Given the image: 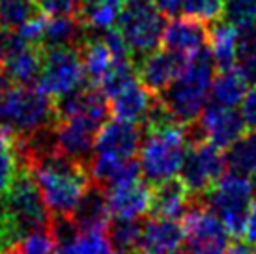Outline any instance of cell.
<instances>
[{"label":"cell","instance_id":"obj_1","mask_svg":"<svg viewBox=\"0 0 256 254\" xmlns=\"http://www.w3.org/2000/svg\"><path fill=\"white\" fill-rule=\"evenodd\" d=\"M30 170L36 176L52 219L72 217L92 184L88 164L66 157L58 150L36 159Z\"/></svg>","mask_w":256,"mask_h":254},{"label":"cell","instance_id":"obj_2","mask_svg":"<svg viewBox=\"0 0 256 254\" xmlns=\"http://www.w3.org/2000/svg\"><path fill=\"white\" fill-rule=\"evenodd\" d=\"M8 212L6 232L0 240L2 250L14 248L26 236L50 228V212L34 172L28 166H21L12 187L4 194Z\"/></svg>","mask_w":256,"mask_h":254},{"label":"cell","instance_id":"obj_3","mask_svg":"<svg viewBox=\"0 0 256 254\" xmlns=\"http://www.w3.org/2000/svg\"><path fill=\"white\" fill-rule=\"evenodd\" d=\"M215 70L212 50L206 47L198 54L189 58L185 70L168 86V90L159 96L172 118L182 126H191L206 110L212 86L215 80Z\"/></svg>","mask_w":256,"mask_h":254},{"label":"cell","instance_id":"obj_4","mask_svg":"<svg viewBox=\"0 0 256 254\" xmlns=\"http://www.w3.org/2000/svg\"><path fill=\"white\" fill-rule=\"evenodd\" d=\"M54 126L52 99L40 86H22L0 73V127L28 138Z\"/></svg>","mask_w":256,"mask_h":254},{"label":"cell","instance_id":"obj_5","mask_svg":"<svg viewBox=\"0 0 256 254\" xmlns=\"http://www.w3.org/2000/svg\"><path fill=\"white\" fill-rule=\"evenodd\" d=\"M189 148L187 126H174L146 131L140 144V170L144 180L159 185L182 172Z\"/></svg>","mask_w":256,"mask_h":254},{"label":"cell","instance_id":"obj_6","mask_svg":"<svg viewBox=\"0 0 256 254\" xmlns=\"http://www.w3.org/2000/svg\"><path fill=\"white\" fill-rule=\"evenodd\" d=\"M254 184L242 174H226L198 198L215 217L228 228V232L240 238L245 236L249 222L250 208H252Z\"/></svg>","mask_w":256,"mask_h":254},{"label":"cell","instance_id":"obj_7","mask_svg":"<svg viewBox=\"0 0 256 254\" xmlns=\"http://www.w3.org/2000/svg\"><path fill=\"white\" fill-rule=\"evenodd\" d=\"M164 26V17L157 12L154 0H126L116 28L128 45L135 66L156 52L163 42Z\"/></svg>","mask_w":256,"mask_h":254},{"label":"cell","instance_id":"obj_8","mask_svg":"<svg viewBox=\"0 0 256 254\" xmlns=\"http://www.w3.org/2000/svg\"><path fill=\"white\" fill-rule=\"evenodd\" d=\"M88 84L78 47H56L43 50V66L38 86L50 99L78 90Z\"/></svg>","mask_w":256,"mask_h":254},{"label":"cell","instance_id":"obj_9","mask_svg":"<svg viewBox=\"0 0 256 254\" xmlns=\"http://www.w3.org/2000/svg\"><path fill=\"white\" fill-rule=\"evenodd\" d=\"M228 168L224 150L217 148L208 140L192 142L187 148L180 180L194 200H198L212 189Z\"/></svg>","mask_w":256,"mask_h":254},{"label":"cell","instance_id":"obj_10","mask_svg":"<svg viewBox=\"0 0 256 254\" xmlns=\"http://www.w3.org/2000/svg\"><path fill=\"white\" fill-rule=\"evenodd\" d=\"M182 224L185 232L184 248L187 254H226L232 247V234L200 200L192 202Z\"/></svg>","mask_w":256,"mask_h":254},{"label":"cell","instance_id":"obj_11","mask_svg":"<svg viewBox=\"0 0 256 254\" xmlns=\"http://www.w3.org/2000/svg\"><path fill=\"white\" fill-rule=\"evenodd\" d=\"M245 133L247 126L242 112H238L236 108H222L215 105H210L198 120L187 126L189 144L208 140L220 150L232 148Z\"/></svg>","mask_w":256,"mask_h":254},{"label":"cell","instance_id":"obj_12","mask_svg":"<svg viewBox=\"0 0 256 254\" xmlns=\"http://www.w3.org/2000/svg\"><path fill=\"white\" fill-rule=\"evenodd\" d=\"M187 62H189V58L170 52L166 49L156 50L136 64L138 80L148 92L159 98L180 77V73L185 70Z\"/></svg>","mask_w":256,"mask_h":254},{"label":"cell","instance_id":"obj_13","mask_svg":"<svg viewBox=\"0 0 256 254\" xmlns=\"http://www.w3.org/2000/svg\"><path fill=\"white\" fill-rule=\"evenodd\" d=\"M101 127L90 122L84 116H77L72 120L54 124V138L56 150L66 157H72L75 161L90 162L92 150H96V138Z\"/></svg>","mask_w":256,"mask_h":254},{"label":"cell","instance_id":"obj_14","mask_svg":"<svg viewBox=\"0 0 256 254\" xmlns=\"http://www.w3.org/2000/svg\"><path fill=\"white\" fill-rule=\"evenodd\" d=\"M163 49L191 58L210 45V30L191 17H176L164 26Z\"/></svg>","mask_w":256,"mask_h":254},{"label":"cell","instance_id":"obj_15","mask_svg":"<svg viewBox=\"0 0 256 254\" xmlns=\"http://www.w3.org/2000/svg\"><path fill=\"white\" fill-rule=\"evenodd\" d=\"M142 136L140 129L122 120H108L101 127L96 138V154L116 157V159H135L140 152Z\"/></svg>","mask_w":256,"mask_h":254},{"label":"cell","instance_id":"obj_16","mask_svg":"<svg viewBox=\"0 0 256 254\" xmlns=\"http://www.w3.org/2000/svg\"><path fill=\"white\" fill-rule=\"evenodd\" d=\"M43 66V49L38 45H30L12 34V45L8 50L6 62L2 73L14 82L22 86H36L40 80Z\"/></svg>","mask_w":256,"mask_h":254},{"label":"cell","instance_id":"obj_17","mask_svg":"<svg viewBox=\"0 0 256 254\" xmlns=\"http://www.w3.org/2000/svg\"><path fill=\"white\" fill-rule=\"evenodd\" d=\"M107 202L112 219L136 220L152 212V187L140 180L112 187L107 190Z\"/></svg>","mask_w":256,"mask_h":254},{"label":"cell","instance_id":"obj_18","mask_svg":"<svg viewBox=\"0 0 256 254\" xmlns=\"http://www.w3.org/2000/svg\"><path fill=\"white\" fill-rule=\"evenodd\" d=\"M185 232L180 220L150 219L142 228L138 254H174L184 248Z\"/></svg>","mask_w":256,"mask_h":254},{"label":"cell","instance_id":"obj_19","mask_svg":"<svg viewBox=\"0 0 256 254\" xmlns=\"http://www.w3.org/2000/svg\"><path fill=\"white\" fill-rule=\"evenodd\" d=\"M90 178L94 184H98L105 190L120 185L135 184L140 180V162L136 159H116L108 156H96L88 162Z\"/></svg>","mask_w":256,"mask_h":254},{"label":"cell","instance_id":"obj_20","mask_svg":"<svg viewBox=\"0 0 256 254\" xmlns=\"http://www.w3.org/2000/svg\"><path fill=\"white\" fill-rule=\"evenodd\" d=\"M194 198L187 190L185 184L180 178L166 180L163 184L152 187V213L159 219L178 220L185 217V213L191 210Z\"/></svg>","mask_w":256,"mask_h":254},{"label":"cell","instance_id":"obj_21","mask_svg":"<svg viewBox=\"0 0 256 254\" xmlns=\"http://www.w3.org/2000/svg\"><path fill=\"white\" fill-rule=\"evenodd\" d=\"M72 219L80 230V234L94 232V230H107V224L110 222L107 190L92 182L75 208Z\"/></svg>","mask_w":256,"mask_h":254},{"label":"cell","instance_id":"obj_22","mask_svg":"<svg viewBox=\"0 0 256 254\" xmlns=\"http://www.w3.org/2000/svg\"><path fill=\"white\" fill-rule=\"evenodd\" d=\"M156 99L157 96L148 92L140 82H136L110 101V114L114 116V120L128 122L133 126L144 124Z\"/></svg>","mask_w":256,"mask_h":254},{"label":"cell","instance_id":"obj_23","mask_svg":"<svg viewBox=\"0 0 256 254\" xmlns=\"http://www.w3.org/2000/svg\"><path fill=\"white\" fill-rule=\"evenodd\" d=\"M210 50L219 71L234 70L240 60V28L230 22H215L210 30Z\"/></svg>","mask_w":256,"mask_h":254},{"label":"cell","instance_id":"obj_24","mask_svg":"<svg viewBox=\"0 0 256 254\" xmlns=\"http://www.w3.org/2000/svg\"><path fill=\"white\" fill-rule=\"evenodd\" d=\"M126 0H80L75 17L78 22L90 30L116 28L118 19L124 12Z\"/></svg>","mask_w":256,"mask_h":254},{"label":"cell","instance_id":"obj_25","mask_svg":"<svg viewBox=\"0 0 256 254\" xmlns=\"http://www.w3.org/2000/svg\"><path fill=\"white\" fill-rule=\"evenodd\" d=\"M78 50H80V58H82L88 84L98 88L101 84V80L105 78V75L112 68L114 56L110 54V50L105 45L103 38L101 40H98V38H84L82 43L78 45Z\"/></svg>","mask_w":256,"mask_h":254},{"label":"cell","instance_id":"obj_26","mask_svg":"<svg viewBox=\"0 0 256 254\" xmlns=\"http://www.w3.org/2000/svg\"><path fill=\"white\" fill-rule=\"evenodd\" d=\"M245 96H247V80L242 75L240 68L220 71L215 77L214 86H212L210 105L234 108L236 105L243 103Z\"/></svg>","mask_w":256,"mask_h":254},{"label":"cell","instance_id":"obj_27","mask_svg":"<svg viewBox=\"0 0 256 254\" xmlns=\"http://www.w3.org/2000/svg\"><path fill=\"white\" fill-rule=\"evenodd\" d=\"M19 136L6 127H0V192L6 194L21 170Z\"/></svg>","mask_w":256,"mask_h":254},{"label":"cell","instance_id":"obj_28","mask_svg":"<svg viewBox=\"0 0 256 254\" xmlns=\"http://www.w3.org/2000/svg\"><path fill=\"white\" fill-rule=\"evenodd\" d=\"M144 226L138 220L112 219L107 224V238L116 254H138Z\"/></svg>","mask_w":256,"mask_h":254},{"label":"cell","instance_id":"obj_29","mask_svg":"<svg viewBox=\"0 0 256 254\" xmlns=\"http://www.w3.org/2000/svg\"><path fill=\"white\" fill-rule=\"evenodd\" d=\"M42 15L38 0H0V28L17 32L32 19Z\"/></svg>","mask_w":256,"mask_h":254},{"label":"cell","instance_id":"obj_30","mask_svg":"<svg viewBox=\"0 0 256 254\" xmlns=\"http://www.w3.org/2000/svg\"><path fill=\"white\" fill-rule=\"evenodd\" d=\"M136 82H140V80H138L135 62L133 60H114L110 71L105 75L98 88L108 101H112L116 96H120L122 92H126Z\"/></svg>","mask_w":256,"mask_h":254},{"label":"cell","instance_id":"obj_31","mask_svg":"<svg viewBox=\"0 0 256 254\" xmlns=\"http://www.w3.org/2000/svg\"><path fill=\"white\" fill-rule=\"evenodd\" d=\"M226 161L234 174L256 178V131L245 133L232 148H228Z\"/></svg>","mask_w":256,"mask_h":254},{"label":"cell","instance_id":"obj_32","mask_svg":"<svg viewBox=\"0 0 256 254\" xmlns=\"http://www.w3.org/2000/svg\"><path fill=\"white\" fill-rule=\"evenodd\" d=\"M185 17L200 22H219L224 15V0H184Z\"/></svg>","mask_w":256,"mask_h":254},{"label":"cell","instance_id":"obj_33","mask_svg":"<svg viewBox=\"0 0 256 254\" xmlns=\"http://www.w3.org/2000/svg\"><path fill=\"white\" fill-rule=\"evenodd\" d=\"M73 252V254H114L112 247L108 243L105 230H94V232H82L75 241V245L68 250H62L58 254Z\"/></svg>","mask_w":256,"mask_h":254},{"label":"cell","instance_id":"obj_34","mask_svg":"<svg viewBox=\"0 0 256 254\" xmlns=\"http://www.w3.org/2000/svg\"><path fill=\"white\" fill-rule=\"evenodd\" d=\"M224 17L236 28L256 24V0H224Z\"/></svg>","mask_w":256,"mask_h":254},{"label":"cell","instance_id":"obj_35","mask_svg":"<svg viewBox=\"0 0 256 254\" xmlns=\"http://www.w3.org/2000/svg\"><path fill=\"white\" fill-rule=\"evenodd\" d=\"M15 250L17 254H56L58 247L50 228H47L26 236L21 243L15 245Z\"/></svg>","mask_w":256,"mask_h":254},{"label":"cell","instance_id":"obj_36","mask_svg":"<svg viewBox=\"0 0 256 254\" xmlns=\"http://www.w3.org/2000/svg\"><path fill=\"white\" fill-rule=\"evenodd\" d=\"M80 0H38L42 14L47 17H72L77 14Z\"/></svg>","mask_w":256,"mask_h":254},{"label":"cell","instance_id":"obj_37","mask_svg":"<svg viewBox=\"0 0 256 254\" xmlns=\"http://www.w3.org/2000/svg\"><path fill=\"white\" fill-rule=\"evenodd\" d=\"M256 54V24L240 28V62Z\"/></svg>","mask_w":256,"mask_h":254},{"label":"cell","instance_id":"obj_38","mask_svg":"<svg viewBox=\"0 0 256 254\" xmlns=\"http://www.w3.org/2000/svg\"><path fill=\"white\" fill-rule=\"evenodd\" d=\"M242 116L245 126L250 131H256V88H250L242 103Z\"/></svg>","mask_w":256,"mask_h":254},{"label":"cell","instance_id":"obj_39","mask_svg":"<svg viewBox=\"0 0 256 254\" xmlns=\"http://www.w3.org/2000/svg\"><path fill=\"white\" fill-rule=\"evenodd\" d=\"M154 6L163 17H174L184 12V0H154Z\"/></svg>","mask_w":256,"mask_h":254},{"label":"cell","instance_id":"obj_40","mask_svg":"<svg viewBox=\"0 0 256 254\" xmlns=\"http://www.w3.org/2000/svg\"><path fill=\"white\" fill-rule=\"evenodd\" d=\"M245 241L249 245H256V182H254V194H252V208H250L249 222H247V230H245Z\"/></svg>","mask_w":256,"mask_h":254},{"label":"cell","instance_id":"obj_41","mask_svg":"<svg viewBox=\"0 0 256 254\" xmlns=\"http://www.w3.org/2000/svg\"><path fill=\"white\" fill-rule=\"evenodd\" d=\"M240 71H242V75L247 80V84H252L256 88V54L242 60L240 62Z\"/></svg>","mask_w":256,"mask_h":254},{"label":"cell","instance_id":"obj_42","mask_svg":"<svg viewBox=\"0 0 256 254\" xmlns=\"http://www.w3.org/2000/svg\"><path fill=\"white\" fill-rule=\"evenodd\" d=\"M10 45H12V34L0 28V73H2V70H4V62H6Z\"/></svg>","mask_w":256,"mask_h":254},{"label":"cell","instance_id":"obj_43","mask_svg":"<svg viewBox=\"0 0 256 254\" xmlns=\"http://www.w3.org/2000/svg\"><path fill=\"white\" fill-rule=\"evenodd\" d=\"M226 254H254V250L250 248L247 241H236V243H232V247L228 248Z\"/></svg>","mask_w":256,"mask_h":254},{"label":"cell","instance_id":"obj_44","mask_svg":"<svg viewBox=\"0 0 256 254\" xmlns=\"http://www.w3.org/2000/svg\"><path fill=\"white\" fill-rule=\"evenodd\" d=\"M6 226H8V212H6V200H4V194L0 192V240L2 236L6 232ZM2 247V245H0Z\"/></svg>","mask_w":256,"mask_h":254},{"label":"cell","instance_id":"obj_45","mask_svg":"<svg viewBox=\"0 0 256 254\" xmlns=\"http://www.w3.org/2000/svg\"><path fill=\"white\" fill-rule=\"evenodd\" d=\"M2 252H4V250H2V247H0V254H2Z\"/></svg>","mask_w":256,"mask_h":254},{"label":"cell","instance_id":"obj_46","mask_svg":"<svg viewBox=\"0 0 256 254\" xmlns=\"http://www.w3.org/2000/svg\"><path fill=\"white\" fill-rule=\"evenodd\" d=\"M254 254H256V250H254Z\"/></svg>","mask_w":256,"mask_h":254},{"label":"cell","instance_id":"obj_47","mask_svg":"<svg viewBox=\"0 0 256 254\" xmlns=\"http://www.w3.org/2000/svg\"><path fill=\"white\" fill-rule=\"evenodd\" d=\"M114 254H116V252H114Z\"/></svg>","mask_w":256,"mask_h":254}]
</instances>
